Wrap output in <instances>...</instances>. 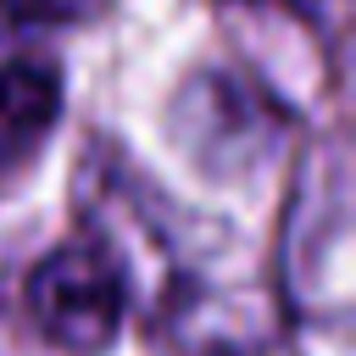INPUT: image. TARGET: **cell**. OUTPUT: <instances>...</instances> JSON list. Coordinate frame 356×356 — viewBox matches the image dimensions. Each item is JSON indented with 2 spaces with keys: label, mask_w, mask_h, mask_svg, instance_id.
<instances>
[{
  "label": "cell",
  "mask_w": 356,
  "mask_h": 356,
  "mask_svg": "<svg viewBox=\"0 0 356 356\" xmlns=\"http://www.w3.org/2000/svg\"><path fill=\"white\" fill-rule=\"evenodd\" d=\"M100 0H0V28H44V22H72L89 17Z\"/></svg>",
  "instance_id": "cell-3"
},
{
  "label": "cell",
  "mask_w": 356,
  "mask_h": 356,
  "mask_svg": "<svg viewBox=\"0 0 356 356\" xmlns=\"http://www.w3.org/2000/svg\"><path fill=\"white\" fill-rule=\"evenodd\" d=\"M278 6H289V11H317V0H278Z\"/></svg>",
  "instance_id": "cell-4"
},
{
  "label": "cell",
  "mask_w": 356,
  "mask_h": 356,
  "mask_svg": "<svg viewBox=\"0 0 356 356\" xmlns=\"http://www.w3.org/2000/svg\"><path fill=\"white\" fill-rule=\"evenodd\" d=\"M217 356H228V350H217Z\"/></svg>",
  "instance_id": "cell-5"
},
{
  "label": "cell",
  "mask_w": 356,
  "mask_h": 356,
  "mask_svg": "<svg viewBox=\"0 0 356 356\" xmlns=\"http://www.w3.org/2000/svg\"><path fill=\"white\" fill-rule=\"evenodd\" d=\"M61 117V67L50 56L0 61V172L22 167Z\"/></svg>",
  "instance_id": "cell-2"
},
{
  "label": "cell",
  "mask_w": 356,
  "mask_h": 356,
  "mask_svg": "<svg viewBox=\"0 0 356 356\" xmlns=\"http://www.w3.org/2000/svg\"><path fill=\"white\" fill-rule=\"evenodd\" d=\"M28 317L67 356H100L128 317V267L106 239H67L28 273Z\"/></svg>",
  "instance_id": "cell-1"
}]
</instances>
